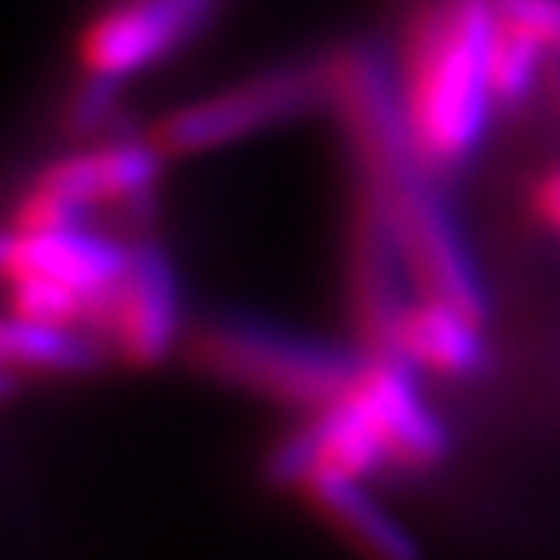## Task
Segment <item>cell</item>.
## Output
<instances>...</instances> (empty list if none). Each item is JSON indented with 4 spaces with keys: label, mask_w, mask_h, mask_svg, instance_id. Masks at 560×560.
I'll return each mask as SVG.
<instances>
[{
    "label": "cell",
    "mask_w": 560,
    "mask_h": 560,
    "mask_svg": "<svg viewBox=\"0 0 560 560\" xmlns=\"http://www.w3.org/2000/svg\"><path fill=\"white\" fill-rule=\"evenodd\" d=\"M187 350L202 374L304 412L339 405L362 366L354 354L249 319H210L187 339Z\"/></svg>",
    "instance_id": "3"
},
{
    "label": "cell",
    "mask_w": 560,
    "mask_h": 560,
    "mask_svg": "<svg viewBox=\"0 0 560 560\" xmlns=\"http://www.w3.org/2000/svg\"><path fill=\"white\" fill-rule=\"evenodd\" d=\"M4 366L9 374H79L94 366V342L82 339L74 327H47L12 319L4 324Z\"/></svg>",
    "instance_id": "14"
},
{
    "label": "cell",
    "mask_w": 560,
    "mask_h": 560,
    "mask_svg": "<svg viewBox=\"0 0 560 560\" xmlns=\"http://www.w3.org/2000/svg\"><path fill=\"white\" fill-rule=\"evenodd\" d=\"M549 55L537 44H529L525 35L510 32V27L494 24L490 16V90H494V105H517L529 97V90L541 86V70Z\"/></svg>",
    "instance_id": "15"
},
{
    "label": "cell",
    "mask_w": 560,
    "mask_h": 560,
    "mask_svg": "<svg viewBox=\"0 0 560 560\" xmlns=\"http://www.w3.org/2000/svg\"><path fill=\"white\" fill-rule=\"evenodd\" d=\"M210 9L214 0H125L82 32L79 59L86 74L121 82L187 44Z\"/></svg>",
    "instance_id": "6"
},
{
    "label": "cell",
    "mask_w": 560,
    "mask_h": 560,
    "mask_svg": "<svg viewBox=\"0 0 560 560\" xmlns=\"http://www.w3.org/2000/svg\"><path fill=\"white\" fill-rule=\"evenodd\" d=\"M412 366L394 354H362V366L350 382L347 405L359 409L385 452V467H432L444 459L447 436L440 420L424 409L412 385Z\"/></svg>",
    "instance_id": "5"
},
{
    "label": "cell",
    "mask_w": 560,
    "mask_h": 560,
    "mask_svg": "<svg viewBox=\"0 0 560 560\" xmlns=\"http://www.w3.org/2000/svg\"><path fill=\"white\" fill-rule=\"evenodd\" d=\"M117 97V79H102V74H90L86 86H82L79 102H74V129L90 132L109 117Z\"/></svg>",
    "instance_id": "18"
},
{
    "label": "cell",
    "mask_w": 560,
    "mask_h": 560,
    "mask_svg": "<svg viewBox=\"0 0 560 560\" xmlns=\"http://www.w3.org/2000/svg\"><path fill=\"white\" fill-rule=\"evenodd\" d=\"M405 280L409 272H405L401 245L382 207L359 187L350 210V315L366 354H394L397 315L412 300L405 292Z\"/></svg>",
    "instance_id": "7"
},
{
    "label": "cell",
    "mask_w": 560,
    "mask_h": 560,
    "mask_svg": "<svg viewBox=\"0 0 560 560\" xmlns=\"http://www.w3.org/2000/svg\"><path fill=\"white\" fill-rule=\"evenodd\" d=\"M397 97L420 164L436 179L459 172L494 109L490 0H424L412 12Z\"/></svg>",
    "instance_id": "2"
},
{
    "label": "cell",
    "mask_w": 560,
    "mask_h": 560,
    "mask_svg": "<svg viewBox=\"0 0 560 560\" xmlns=\"http://www.w3.org/2000/svg\"><path fill=\"white\" fill-rule=\"evenodd\" d=\"M534 214L545 226L560 230V167L545 172L534 184Z\"/></svg>",
    "instance_id": "19"
},
{
    "label": "cell",
    "mask_w": 560,
    "mask_h": 560,
    "mask_svg": "<svg viewBox=\"0 0 560 560\" xmlns=\"http://www.w3.org/2000/svg\"><path fill=\"white\" fill-rule=\"evenodd\" d=\"M385 467V452L359 409L347 401L324 412H312L300 432H292L272 452L269 475L289 487H304L315 475H339V479H362V475Z\"/></svg>",
    "instance_id": "10"
},
{
    "label": "cell",
    "mask_w": 560,
    "mask_h": 560,
    "mask_svg": "<svg viewBox=\"0 0 560 560\" xmlns=\"http://www.w3.org/2000/svg\"><path fill=\"white\" fill-rule=\"evenodd\" d=\"M490 16L545 55H560V0H490Z\"/></svg>",
    "instance_id": "17"
},
{
    "label": "cell",
    "mask_w": 560,
    "mask_h": 560,
    "mask_svg": "<svg viewBox=\"0 0 560 560\" xmlns=\"http://www.w3.org/2000/svg\"><path fill=\"white\" fill-rule=\"evenodd\" d=\"M125 265H129V249L125 245L86 234L82 226L55 230V234H20V230H9V237H4V277H44L82 292L94 304V331H102L105 304L114 296Z\"/></svg>",
    "instance_id": "9"
},
{
    "label": "cell",
    "mask_w": 560,
    "mask_h": 560,
    "mask_svg": "<svg viewBox=\"0 0 560 560\" xmlns=\"http://www.w3.org/2000/svg\"><path fill=\"white\" fill-rule=\"evenodd\" d=\"M160 152L149 140H117L86 156H67L47 164L35 175V184L51 187L55 195L70 199L74 207H97V202H114L129 207L152 191L160 172Z\"/></svg>",
    "instance_id": "11"
},
{
    "label": "cell",
    "mask_w": 560,
    "mask_h": 560,
    "mask_svg": "<svg viewBox=\"0 0 560 560\" xmlns=\"http://www.w3.org/2000/svg\"><path fill=\"white\" fill-rule=\"evenodd\" d=\"M362 479H339V475H315L307 479L304 494L327 522L347 537L366 560H420L417 545L409 541L401 525L385 514L366 490L359 487Z\"/></svg>",
    "instance_id": "13"
},
{
    "label": "cell",
    "mask_w": 560,
    "mask_h": 560,
    "mask_svg": "<svg viewBox=\"0 0 560 560\" xmlns=\"http://www.w3.org/2000/svg\"><path fill=\"white\" fill-rule=\"evenodd\" d=\"M541 94H545V105H549L552 125H557V132H560V55H549V59H545Z\"/></svg>",
    "instance_id": "20"
},
{
    "label": "cell",
    "mask_w": 560,
    "mask_h": 560,
    "mask_svg": "<svg viewBox=\"0 0 560 560\" xmlns=\"http://www.w3.org/2000/svg\"><path fill=\"white\" fill-rule=\"evenodd\" d=\"M319 102H327V67L300 62V67L265 70L226 94L184 105V109L160 117L144 132V140L160 156H195V152L222 149L257 129L289 121Z\"/></svg>",
    "instance_id": "4"
},
{
    "label": "cell",
    "mask_w": 560,
    "mask_h": 560,
    "mask_svg": "<svg viewBox=\"0 0 560 560\" xmlns=\"http://www.w3.org/2000/svg\"><path fill=\"white\" fill-rule=\"evenodd\" d=\"M479 319L429 296H412L394 327V354L412 370L440 377H467L487 362Z\"/></svg>",
    "instance_id": "12"
},
{
    "label": "cell",
    "mask_w": 560,
    "mask_h": 560,
    "mask_svg": "<svg viewBox=\"0 0 560 560\" xmlns=\"http://www.w3.org/2000/svg\"><path fill=\"white\" fill-rule=\"evenodd\" d=\"M9 315L24 324H47V327H94V304L82 292L55 284L44 277L9 280Z\"/></svg>",
    "instance_id": "16"
},
{
    "label": "cell",
    "mask_w": 560,
    "mask_h": 560,
    "mask_svg": "<svg viewBox=\"0 0 560 560\" xmlns=\"http://www.w3.org/2000/svg\"><path fill=\"white\" fill-rule=\"evenodd\" d=\"M327 67V105L342 125L359 187L382 207L401 245L409 289L479 319L487 315L479 272H475L459 230L436 195V175L420 164L405 129L397 82L370 47H342Z\"/></svg>",
    "instance_id": "1"
},
{
    "label": "cell",
    "mask_w": 560,
    "mask_h": 560,
    "mask_svg": "<svg viewBox=\"0 0 560 560\" xmlns=\"http://www.w3.org/2000/svg\"><path fill=\"white\" fill-rule=\"evenodd\" d=\"M102 339L132 366H156L179 335V296L167 257L156 245L129 249L121 280L102 315Z\"/></svg>",
    "instance_id": "8"
}]
</instances>
